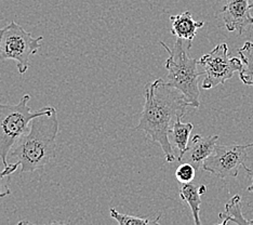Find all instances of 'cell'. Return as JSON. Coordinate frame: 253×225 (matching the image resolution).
<instances>
[{"label":"cell","instance_id":"cell-1","mask_svg":"<svg viewBox=\"0 0 253 225\" xmlns=\"http://www.w3.org/2000/svg\"><path fill=\"white\" fill-rule=\"evenodd\" d=\"M145 103L136 126L153 143L163 149L167 163H173L176 157L170 142L169 131L177 118H183L191 106L185 96L169 86L163 78L145 85Z\"/></svg>","mask_w":253,"mask_h":225},{"label":"cell","instance_id":"cell-2","mask_svg":"<svg viewBox=\"0 0 253 225\" xmlns=\"http://www.w3.org/2000/svg\"><path fill=\"white\" fill-rule=\"evenodd\" d=\"M59 119L56 109L34 118L30 128L11 148L8 159L21 165V173H31L48 165L55 156Z\"/></svg>","mask_w":253,"mask_h":225},{"label":"cell","instance_id":"cell-3","mask_svg":"<svg viewBox=\"0 0 253 225\" xmlns=\"http://www.w3.org/2000/svg\"><path fill=\"white\" fill-rule=\"evenodd\" d=\"M159 44L169 53V57L165 63V67L168 71L166 83L182 92L192 107L198 108L200 105L198 80L201 75L205 74L198 71V60L192 59L187 54L184 48L183 39L176 38L172 49L163 42Z\"/></svg>","mask_w":253,"mask_h":225},{"label":"cell","instance_id":"cell-4","mask_svg":"<svg viewBox=\"0 0 253 225\" xmlns=\"http://www.w3.org/2000/svg\"><path fill=\"white\" fill-rule=\"evenodd\" d=\"M30 94H24L18 104L0 103V159L8 165V156L15 142L30 128L32 120L52 112L53 107L33 111L28 105Z\"/></svg>","mask_w":253,"mask_h":225},{"label":"cell","instance_id":"cell-5","mask_svg":"<svg viewBox=\"0 0 253 225\" xmlns=\"http://www.w3.org/2000/svg\"><path fill=\"white\" fill-rule=\"evenodd\" d=\"M42 36L34 37L18 23L0 28V60H12L21 75L25 74L30 66V59L42 48Z\"/></svg>","mask_w":253,"mask_h":225},{"label":"cell","instance_id":"cell-6","mask_svg":"<svg viewBox=\"0 0 253 225\" xmlns=\"http://www.w3.org/2000/svg\"><path fill=\"white\" fill-rule=\"evenodd\" d=\"M198 63L203 66V72L206 75L203 89H212L217 85H224L236 72L243 68V62L240 59L229 57L226 44L217 45L209 53L201 56Z\"/></svg>","mask_w":253,"mask_h":225},{"label":"cell","instance_id":"cell-7","mask_svg":"<svg viewBox=\"0 0 253 225\" xmlns=\"http://www.w3.org/2000/svg\"><path fill=\"white\" fill-rule=\"evenodd\" d=\"M247 147L248 145L238 144H216L213 152L204 161L203 168L222 180L228 177L236 178L248 157Z\"/></svg>","mask_w":253,"mask_h":225},{"label":"cell","instance_id":"cell-8","mask_svg":"<svg viewBox=\"0 0 253 225\" xmlns=\"http://www.w3.org/2000/svg\"><path fill=\"white\" fill-rule=\"evenodd\" d=\"M250 10L249 0H227V4L220 12L226 30L243 35L247 28L253 25Z\"/></svg>","mask_w":253,"mask_h":225},{"label":"cell","instance_id":"cell-9","mask_svg":"<svg viewBox=\"0 0 253 225\" xmlns=\"http://www.w3.org/2000/svg\"><path fill=\"white\" fill-rule=\"evenodd\" d=\"M218 138V135L201 136L196 135L189 141L185 151L179 155L177 160L180 163L191 164L198 170L204 165V161L213 152Z\"/></svg>","mask_w":253,"mask_h":225},{"label":"cell","instance_id":"cell-10","mask_svg":"<svg viewBox=\"0 0 253 225\" xmlns=\"http://www.w3.org/2000/svg\"><path fill=\"white\" fill-rule=\"evenodd\" d=\"M170 21L171 34L176 38L187 40V49H191L193 40L196 37L197 30L203 27L205 25V23L203 21H195L189 11H185V12H183L181 14L170 16Z\"/></svg>","mask_w":253,"mask_h":225},{"label":"cell","instance_id":"cell-11","mask_svg":"<svg viewBox=\"0 0 253 225\" xmlns=\"http://www.w3.org/2000/svg\"><path fill=\"white\" fill-rule=\"evenodd\" d=\"M221 225L229 223L240 225H253V220H248L243 215V205L239 195H236L225 205V211L218 213Z\"/></svg>","mask_w":253,"mask_h":225},{"label":"cell","instance_id":"cell-12","mask_svg":"<svg viewBox=\"0 0 253 225\" xmlns=\"http://www.w3.org/2000/svg\"><path fill=\"white\" fill-rule=\"evenodd\" d=\"M200 196L201 194L199 192V186L195 185L192 182L180 183V197L183 201H185L189 206V208H191L194 217V223L196 225L201 224L199 218L201 205Z\"/></svg>","mask_w":253,"mask_h":225},{"label":"cell","instance_id":"cell-13","mask_svg":"<svg viewBox=\"0 0 253 225\" xmlns=\"http://www.w3.org/2000/svg\"><path fill=\"white\" fill-rule=\"evenodd\" d=\"M194 128L191 123H182V118H177L169 131V138L172 145H174L182 154L185 151L188 143L189 135Z\"/></svg>","mask_w":253,"mask_h":225},{"label":"cell","instance_id":"cell-14","mask_svg":"<svg viewBox=\"0 0 253 225\" xmlns=\"http://www.w3.org/2000/svg\"><path fill=\"white\" fill-rule=\"evenodd\" d=\"M243 68L239 71L240 80L246 86L253 87V43L247 42L238 49Z\"/></svg>","mask_w":253,"mask_h":225},{"label":"cell","instance_id":"cell-15","mask_svg":"<svg viewBox=\"0 0 253 225\" xmlns=\"http://www.w3.org/2000/svg\"><path fill=\"white\" fill-rule=\"evenodd\" d=\"M109 213H111V217L114 219V220H116V222L120 225L159 224V220H160V215L157 217L156 220H148V219H146V218H140V217H135V216L125 215V213H120L116 209H115V208H111Z\"/></svg>","mask_w":253,"mask_h":225},{"label":"cell","instance_id":"cell-16","mask_svg":"<svg viewBox=\"0 0 253 225\" xmlns=\"http://www.w3.org/2000/svg\"><path fill=\"white\" fill-rule=\"evenodd\" d=\"M19 167H21L19 163L8 164L7 166H4L3 170L0 171V198H3L11 194V190L9 188L10 176L14 173Z\"/></svg>","mask_w":253,"mask_h":225},{"label":"cell","instance_id":"cell-17","mask_svg":"<svg viewBox=\"0 0 253 225\" xmlns=\"http://www.w3.org/2000/svg\"><path fill=\"white\" fill-rule=\"evenodd\" d=\"M196 169L188 163H180V166L175 170V178L179 183L192 182L196 176Z\"/></svg>","mask_w":253,"mask_h":225},{"label":"cell","instance_id":"cell-18","mask_svg":"<svg viewBox=\"0 0 253 225\" xmlns=\"http://www.w3.org/2000/svg\"><path fill=\"white\" fill-rule=\"evenodd\" d=\"M244 168L247 171V175H248V177L252 180V184L248 187V192L253 193V167L252 168H247V167L244 165Z\"/></svg>","mask_w":253,"mask_h":225},{"label":"cell","instance_id":"cell-19","mask_svg":"<svg viewBox=\"0 0 253 225\" xmlns=\"http://www.w3.org/2000/svg\"><path fill=\"white\" fill-rule=\"evenodd\" d=\"M206 190H207V187H206L205 185H200V186H199V192H200L201 195L205 194Z\"/></svg>","mask_w":253,"mask_h":225},{"label":"cell","instance_id":"cell-20","mask_svg":"<svg viewBox=\"0 0 253 225\" xmlns=\"http://www.w3.org/2000/svg\"><path fill=\"white\" fill-rule=\"evenodd\" d=\"M248 147H253V142L250 143V144H248Z\"/></svg>","mask_w":253,"mask_h":225},{"label":"cell","instance_id":"cell-21","mask_svg":"<svg viewBox=\"0 0 253 225\" xmlns=\"http://www.w3.org/2000/svg\"><path fill=\"white\" fill-rule=\"evenodd\" d=\"M250 8H251V9H253V3H251V4H250Z\"/></svg>","mask_w":253,"mask_h":225}]
</instances>
